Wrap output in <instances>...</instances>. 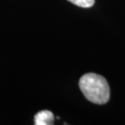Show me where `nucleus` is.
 I'll return each mask as SVG.
<instances>
[{
  "label": "nucleus",
  "instance_id": "1",
  "mask_svg": "<svg viewBox=\"0 0 125 125\" xmlns=\"http://www.w3.org/2000/svg\"><path fill=\"white\" fill-rule=\"evenodd\" d=\"M79 86L82 93L90 102L104 105L109 100V86L103 76L95 73H86L81 77Z\"/></svg>",
  "mask_w": 125,
  "mask_h": 125
},
{
  "label": "nucleus",
  "instance_id": "2",
  "mask_svg": "<svg viewBox=\"0 0 125 125\" xmlns=\"http://www.w3.org/2000/svg\"><path fill=\"white\" fill-rule=\"evenodd\" d=\"M33 121L35 125H51L54 124L55 117L49 110H42L36 113Z\"/></svg>",
  "mask_w": 125,
  "mask_h": 125
},
{
  "label": "nucleus",
  "instance_id": "3",
  "mask_svg": "<svg viewBox=\"0 0 125 125\" xmlns=\"http://www.w3.org/2000/svg\"><path fill=\"white\" fill-rule=\"evenodd\" d=\"M68 1L83 9H89L94 4V0H68Z\"/></svg>",
  "mask_w": 125,
  "mask_h": 125
}]
</instances>
